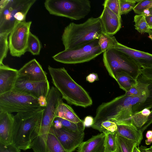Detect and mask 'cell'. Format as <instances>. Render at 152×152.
I'll list each match as a JSON object with an SVG mask.
<instances>
[{"label": "cell", "mask_w": 152, "mask_h": 152, "mask_svg": "<svg viewBox=\"0 0 152 152\" xmlns=\"http://www.w3.org/2000/svg\"><path fill=\"white\" fill-rule=\"evenodd\" d=\"M104 152H117L116 151H111L108 149L106 148L105 147V151Z\"/></svg>", "instance_id": "cell-45"}, {"label": "cell", "mask_w": 152, "mask_h": 152, "mask_svg": "<svg viewBox=\"0 0 152 152\" xmlns=\"http://www.w3.org/2000/svg\"><path fill=\"white\" fill-rule=\"evenodd\" d=\"M18 70V77L28 81L38 82L48 80L46 72L35 58L26 64Z\"/></svg>", "instance_id": "cell-14"}, {"label": "cell", "mask_w": 152, "mask_h": 152, "mask_svg": "<svg viewBox=\"0 0 152 152\" xmlns=\"http://www.w3.org/2000/svg\"><path fill=\"white\" fill-rule=\"evenodd\" d=\"M118 42L113 35L102 33L98 39V43L103 53L115 46Z\"/></svg>", "instance_id": "cell-25"}, {"label": "cell", "mask_w": 152, "mask_h": 152, "mask_svg": "<svg viewBox=\"0 0 152 152\" xmlns=\"http://www.w3.org/2000/svg\"><path fill=\"white\" fill-rule=\"evenodd\" d=\"M18 75V70L0 64V95L12 90Z\"/></svg>", "instance_id": "cell-16"}, {"label": "cell", "mask_w": 152, "mask_h": 152, "mask_svg": "<svg viewBox=\"0 0 152 152\" xmlns=\"http://www.w3.org/2000/svg\"><path fill=\"white\" fill-rule=\"evenodd\" d=\"M135 28L141 34L146 33L149 28L146 19V17L144 15H136L134 17Z\"/></svg>", "instance_id": "cell-27"}, {"label": "cell", "mask_w": 152, "mask_h": 152, "mask_svg": "<svg viewBox=\"0 0 152 152\" xmlns=\"http://www.w3.org/2000/svg\"><path fill=\"white\" fill-rule=\"evenodd\" d=\"M145 99L144 95L127 96L124 94L109 102L102 103L96 110L94 123L91 127L101 132V124L106 121L117 125L134 126L132 123L134 114L132 108L143 102Z\"/></svg>", "instance_id": "cell-1"}, {"label": "cell", "mask_w": 152, "mask_h": 152, "mask_svg": "<svg viewBox=\"0 0 152 152\" xmlns=\"http://www.w3.org/2000/svg\"><path fill=\"white\" fill-rule=\"evenodd\" d=\"M102 5L104 7H107L114 13L121 17L120 12L119 0H105Z\"/></svg>", "instance_id": "cell-33"}, {"label": "cell", "mask_w": 152, "mask_h": 152, "mask_svg": "<svg viewBox=\"0 0 152 152\" xmlns=\"http://www.w3.org/2000/svg\"><path fill=\"white\" fill-rule=\"evenodd\" d=\"M46 148L47 152H68L50 129L47 139Z\"/></svg>", "instance_id": "cell-23"}, {"label": "cell", "mask_w": 152, "mask_h": 152, "mask_svg": "<svg viewBox=\"0 0 152 152\" xmlns=\"http://www.w3.org/2000/svg\"><path fill=\"white\" fill-rule=\"evenodd\" d=\"M148 150L150 151L151 152H152V145L149 148H148Z\"/></svg>", "instance_id": "cell-47"}, {"label": "cell", "mask_w": 152, "mask_h": 152, "mask_svg": "<svg viewBox=\"0 0 152 152\" xmlns=\"http://www.w3.org/2000/svg\"><path fill=\"white\" fill-rule=\"evenodd\" d=\"M48 69L52 83L62 99L76 106L86 107L92 104L88 92L73 80L64 67L54 68L49 66Z\"/></svg>", "instance_id": "cell-2"}, {"label": "cell", "mask_w": 152, "mask_h": 152, "mask_svg": "<svg viewBox=\"0 0 152 152\" xmlns=\"http://www.w3.org/2000/svg\"><path fill=\"white\" fill-rule=\"evenodd\" d=\"M31 21L18 23L10 34L9 47L10 54L20 57L27 51V42Z\"/></svg>", "instance_id": "cell-10"}, {"label": "cell", "mask_w": 152, "mask_h": 152, "mask_svg": "<svg viewBox=\"0 0 152 152\" xmlns=\"http://www.w3.org/2000/svg\"><path fill=\"white\" fill-rule=\"evenodd\" d=\"M135 145L138 147L135 142L117 134L116 151L117 152H132Z\"/></svg>", "instance_id": "cell-24"}, {"label": "cell", "mask_w": 152, "mask_h": 152, "mask_svg": "<svg viewBox=\"0 0 152 152\" xmlns=\"http://www.w3.org/2000/svg\"><path fill=\"white\" fill-rule=\"evenodd\" d=\"M149 11L150 12L149 16L152 15V8H151L149 9Z\"/></svg>", "instance_id": "cell-46"}, {"label": "cell", "mask_w": 152, "mask_h": 152, "mask_svg": "<svg viewBox=\"0 0 152 152\" xmlns=\"http://www.w3.org/2000/svg\"><path fill=\"white\" fill-rule=\"evenodd\" d=\"M102 53L99 44L98 39H96L72 49L64 50L52 57L58 62L75 64L90 61Z\"/></svg>", "instance_id": "cell-9"}, {"label": "cell", "mask_w": 152, "mask_h": 152, "mask_svg": "<svg viewBox=\"0 0 152 152\" xmlns=\"http://www.w3.org/2000/svg\"><path fill=\"white\" fill-rule=\"evenodd\" d=\"M149 28H150V29H152V25H151V26L149 27Z\"/></svg>", "instance_id": "cell-48"}, {"label": "cell", "mask_w": 152, "mask_h": 152, "mask_svg": "<svg viewBox=\"0 0 152 152\" xmlns=\"http://www.w3.org/2000/svg\"><path fill=\"white\" fill-rule=\"evenodd\" d=\"M36 0H1L0 34H10L18 23L26 21V15Z\"/></svg>", "instance_id": "cell-5"}, {"label": "cell", "mask_w": 152, "mask_h": 152, "mask_svg": "<svg viewBox=\"0 0 152 152\" xmlns=\"http://www.w3.org/2000/svg\"><path fill=\"white\" fill-rule=\"evenodd\" d=\"M117 129V125L115 123L110 121H104L101 124V133H104L106 131L115 132H116Z\"/></svg>", "instance_id": "cell-34"}, {"label": "cell", "mask_w": 152, "mask_h": 152, "mask_svg": "<svg viewBox=\"0 0 152 152\" xmlns=\"http://www.w3.org/2000/svg\"><path fill=\"white\" fill-rule=\"evenodd\" d=\"M141 74L144 78L152 80V67L149 68L142 69Z\"/></svg>", "instance_id": "cell-36"}, {"label": "cell", "mask_w": 152, "mask_h": 152, "mask_svg": "<svg viewBox=\"0 0 152 152\" xmlns=\"http://www.w3.org/2000/svg\"><path fill=\"white\" fill-rule=\"evenodd\" d=\"M44 109L26 119H22L18 113L14 115L13 144L24 151L31 148V136L42 116Z\"/></svg>", "instance_id": "cell-8"}, {"label": "cell", "mask_w": 152, "mask_h": 152, "mask_svg": "<svg viewBox=\"0 0 152 152\" xmlns=\"http://www.w3.org/2000/svg\"><path fill=\"white\" fill-rule=\"evenodd\" d=\"M44 5L50 14L75 20L85 18L91 8L88 0H46Z\"/></svg>", "instance_id": "cell-6"}, {"label": "cell", "mask_w": 152, "mask_h": 152, "mask_svg": "<svg viewBox=\"0 0 152 152\" xmlns=\"http://www.w3.org/2000/svg\"><path fill=\"white\" fill-rule=\"evenodd\" d=\"M41 48L40 42L38 38L30 31L28 40L27 51L34 55H38Z\"/></svg>", "instance_id": "cell-26"}, {"label": "cell", "mask_w": 152, "mask_h": 152, "mask_svg": "<svg viewBox=\"0 0 152 152\" xmlns=\"http://www.w3.org/2000/svg\"><path fill=\"white\" fill-rule=\"evenodd\" d=\"M50 130L55 135L65 149L72 152L83 142L84 131L73 132L63 127L56 128L53 125Z\"/></svg>", "instance_id": "cell-12"}, {"label": "cell", "mask_w": 152, "mask_h": 152, "mask_svg": "<svg viewBox=\"0 0 152 152\" xmlns=\"http://www.w3.org/2000/svg\"><path fill=\"white\" fill-rule=\"evenodd\" d=\"M116 80L120 88L126 92L135 86L137 84V80L124 71L117 72Z\"/></svg>", "instance_id": "cell-22"}, {"label": "cell", "mask_w": 152, "mask_h": 152, "mask_svg": "<svg viewBox=\"0 0 152 152\" xmlns=\"http://www.w3.org/2000/svg\"><path fill=\"white\" fill-rule=\"evenodd\" d=\"M132 152H141L140 149V148L138 147L137 145H135L134 148Z\"/></svg>", "instance_id": "cell-43"}, {"label": "cell", "mask_w": 152, "mask_h": 152, "mask_svg": "<svg viewBox=\"0 0 152 152\" xmlns=\"http://www.w3.org/2000/svg\"><path fill=\"white\" fill-rule=\"evenodd\" d=\"M151 8H152V0H139L133 10L137 15H142L144 10Z\"/></svg>", "instance_id": "cell-32"}, {"label": "cell", "mask_w": 152, "mask_h": 152, "mask_svg": "<svg viewBox=\"0 0 152 152\" xmlns=\"http://www.w3.org/2000/svg\"><path fill=\"white\" fill-rule=\"evenodd\" d=\"M113 48L132 60L142 69L152 67V54H151L131 48L118 42Z\"/></svg>", "instance_id": "cell-13"}, {"label": "cell", "mask_w": 152, "mask_h": 152, "mask_svg": "<svg viewBox=\"0 0 152 152\" xmlns=\"http://www.w3.org/2000/svg\"><path fill=\"white\" fill-rule=\"evenodd\" d=\"M94 122V118L91 116L86 117L83 121V123L85 127L91 126Z\"/></svg>", "instance_id": "cell-38"}, {"label": "cell", "mask_w": 152, "mask_h": 152, "mask_svg": "<svg viewBox=\"0 0 152 152\" xmlns=\"http://www.w3.org/2000/svg\"><path fill=\"white\" fill-rule=\"evenodd\" d=\"M20 150L12 144L5 145L0 143V152H21Z\"/></svg>", "instance_id": "cell-35"}, {"label": "cell", "mask_w": 152, "mask_h": 152, "mask_svg": "<svg viewBox=\"0 0 152 152\" xmlns=\"http://www.w3.org/2000/svg\"><path fill=\"white\" fill-rule=\"evenodd\" d=\"M105 147L111 151H115L116 149L117 134L115 132L105 131Z\"/></svg>", "instance_id": "cell-30"}, {"label": "cell", "mask_w": 152, "mask_h": 152, "mask_svg": "<svg viewBox=\"0 0 152 152\" xmlns=\"http://www.w3.org/2000/svg\"><path fill=\"white\" fill-rule=\"evenodd\" d=\"M105 138L104 133L93 136L87 141L82 142L78 147L77 152H104Z\"/></svg>", "instance_id": "cell-18"}, {"label": "cell", "mask_w": 152, "mask_h": 152, "mask_svg": "<svg viewBox=\"0 0 152 152\" xmlns=\"http://www.w3.org/2000/svg\"><path fill=\"white\" fill-rule=\"evenodd\" d=\"M50 88L48 80L33 82L18 77L12 90L31 96L38 99L42 96L47 98Z\"/></svg>", "instance_id": "cell-11"}, {"label": "cell", "mask_w": 152, "mask_h": 152, "mask_svg": "<svg viewBox=\"0 0 152 152\" xmlns=\"http://www.w3.org/2000/svg\"><path fill=\"white\" fill-rule=\"evenodd\" d=\"M103 61L109 75L116 80L117 72L124 71L137 80L142 68L136 62L121 52L111 48L103 53Z\"/></svg>", "instance_id": "cell-7"}, {"label": "cell", "mask_w": 152, "mask_h": 152, "mask_svg": "<svg viewBox=\"0 0 152 152\" xmlns=\"http://www.w3.org/2000/svg\"><path fill=\"white\" fill-rule=\"evenodd\" d=\"M61 123L63 127L73 132L84 131L85 126L83 121L78 123H74L61 118H55Z\"/></svg>", "instance_id": "cell-28"}, {"label": "cell", "mask_w": 152, "mask_h": 152, "mask_svg": "<svg viewBox=\"0 0 152 152\" xmlns=\"http://www.w3.org/2000/svg\"><path fill=\"white\" fill-rule=\"evenodd\" d=\"M102 22L104 33L113 36L121 27V17L111 11L107 7H104V9L99 17Z\"/></svg>", "instance_id": "cell-15"}, {"label": "cell", "mask_w": 152, "mask_h": 152, "mask_svg": "<svg viewBox=\"0 0 152 152\" xmlns=\"http://www.w3.org/2000/svg\"><path fill=\"white\" fill-rule=\"evenodd\" d=\"M140 149L141 152H151L148 150V148L144 146L141 145L140 148Z\"/></svg>", "instance_id": "cell-42"}, {"label": "cell", "mask_w": 152, "mask_h": 152, "mask_svg": "<svg viewBox=\"0 0 152 152\" xmlns=\"http://www.w3.org/2000/svg\"><path fill=\"white\" fill-rule=\"evenodd\" d=\"M132 123L134 126L143 133L152 124V108H146L134 113Z\"/></svg>", "instance_id": "cell-19"}, {"label": "cell", "mask_w": 152, "mask_h": 152, "mask_svg": "<svg viewBox=\"0 0 152 152\" xmlns=\"http://www.w3.org/2000/svg\"><path fill=\"white\" fill-rule=\"evenodd\" d=\"M57 117L74 123L83 121L80 118L70 106L64 103L63 101L60 102L57 106L56 118Z\"/></svg>", "instance_id": "cell-21"}, {"label": "cell", "mask_w": 152, "mask_h": 152, "mask_svg": "<svg viewBox=\"0 0 152 152\" xmlns=\"http://www.w3.org/2000/svg\"><path fill=\"white\" fill-rule=\"evenodd\" d=\"M9 34H0V64H3V61L7 56L9 47L7 38Z\"/></svg>", "instance_id": "cell-29"}, {"label": "cell", "mask_w": 152, "mask_h": 152, "mask_svg": "<svg viewBox=\"0 0 152 152\" xmlns=\"http://www.w3.org/2000/svg\"><path fill=\"white\" fill-rule=\"evenodd\" d=\"M14 115L7 112H0V143L5 145L12 143Z\"/></svg>", "instance_id": "cell-17"}, {"label": "cell", "mask_w": 152, "mask_h": 152, "mask_svg": "<svg viewBox=\"0 0 152 152\" xmlns=\"http://www.w3.org/2000/svg\"><path fill=\"white\" fill-rule=\"evenodd\" d=\"M116 134L129 140L135 142L138 147L143 138V133L133 126L117 125Z\"/></svg>", "instance_id": "cell-20"}, {"label": "cell", "mask_w": 152, "mask_h": 152, "mask_svg": "<svg viewBox=\"0 0 152 152\" xmlns=\"http://www.w3.org/2000/svg\"><path fill=\"white\" fill-rule=\"evenodd\" d=\"M146 19L150 27L152 25V15L146 17Z\"/></svg>", "instance_id": "cell-41"}, {"label": "cell", "mask_w": 152, "mask_h": 152, "mask_svg": "<svg viewBox=\"0 0 152 152\" xmlns=\"http://www.w3.org/2000/svg\"><path fill=\"white\" fill-rule=\"evenodd\" d=\"M40 106L42 107H45L47 104V98L42 96L38 99Z\"/></svg>", "instance_id": "cell-40"}, {"label": "cell", "mask_w": 152, "mask_h": 152, "mask_svg": "<svg viewBox=\"0 0 152 152\" xmlns=\"http://www.w3.org/2000/svg\"><path fill=\"white\" fill-rule=\"evenodd\" d=\"M137 0H119L121 15L126 14L133 9L137 2Z\"/></svg>", "instance_id": "cell-31"}, {"label": "cell", "mask_w": 152, "mask_h": 152, "mask_svg": "<svg viewBox=\"0 0 152 152\" xmlns=\"http://www.w3.org/2000/svg\"><path fill=\"white\" fill-rule=\"evenodd\" d=\"M146 33L149 34L148 37L152 40V29H149Z\"/></svg>", "instance_id": "cell-44"}, {"label": "cell", "mask_w": 152, "mask_h": 152, "mask_svg": "<svg viewBox=\"0 0 152 152\" xmlns=\"http://www.w3.org/2000/svg\"><path fill=\"white\" fill-rule=\"evenodd\" d=\"M38 99L31 96L14 90L0 95V112H17L23 119L42 111Z\"/></svg>", "instance_id": "cell-4"}, {"label": "cell", "mask_w": 152, "mask_h": 152, "mask_svg": "<svg viewBox=\"0 0 152 152\" xmlns=\"http://www.w3.org/2000/svg\"><path fill=\"white\" fill-rule=\"evenodd\" d=\"M103 33L99 17H91L83 23H70L65 28L61 39L65 50H70L98 39Z\"/></svg>", "instance_id": "cell-3"}, {"label": "cell", "mask_w": 152, "mask_h": 152, "mask_svg": "<svg viewBox=\"0 0 152 152\" xmlns=\"http://www.w3.org/2000/svg\"><path fill=\"white\" fill-rule=\"evenodd\" d=\"M146 137V139L145 142L146 145H151L152 143V130H149L147 132Z\"/></svg>", "instance_id": "cell-39"}, {"label": "cell", "mask_w": 152, "mask_h": 152, "mask_svg": "<svg viewBox=\"0 0 152 152\" xmlns=\"http://www.w3.org/2000/svg\"><path fill=\"white\" fill-rule=\"evenodd\" d=\"M86 80L90 83H93L99 80L98 75L96 73H92L88 75L86 77Z\"/></svg>", "instance_id": "cell-37"}]
</instances>
